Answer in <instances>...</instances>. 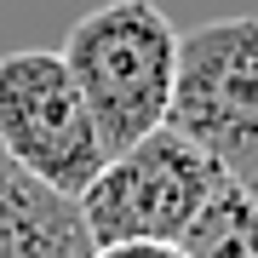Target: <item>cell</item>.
Segmentation results:
<instances>
[{"mask_svg":"<svg viewBox=\"0 0 258 258\" xmlns=\"http://www.w3.org/2000/svg\"><path fill=\"white\" fill-rule=\"evenodd\" d=\"M166 132L235 184L258 166V18H218L178 35Z\"/></svg>","mask_w":258,"mask_h":258,"instance_id":"277c9868","label":"cell"},{"mask_svg":"<svg viewBox=\"0 0 258 258\" xmlns=\"http://www.w3.org/2000/svg\"><path fill=\"white\" fill-rule=\"evenodd\" d=\"M218 184V166L161 126L144 144L103 161V172L86 184L75 212L92 247H184Z\"/></svg>","mask_w":258,"mask_h":258,"instance_id":"7a4b0ae2","label":"cell"},{"mask_svg":"<svg viewBox=\"0 0 258 258\" xmlns=\"http://www.w3.org/2000/svg\"><path fill=\"white\" fill-rule=\"evenodd\" d=\"M92 258H189L184 247H92Z\"/></svg>","mask_w":258,"mask_h":258,"instance_id":"52a82bcc","label":"cell"},{"mask_svg":"<svg viewBox=\"0 0 258 258\" xmlns=\"http://www.w3.org/2000/svg\"><path fill=\"white\" fill-rule=\"evenodd\" d=\"M241 189H247V201L258 207V166H252V172H247V178H241Z\"/></svg>","mask_w":258,"mask_h":258,"instance_id":"ba28073f","label":"cell"},{"mask_svg":"<svg viewBox=\"0 0 258 258\" xmlns=\"http://www.w3.org/2000/svg\"><path fill=\"white\" fill-rule=\"evenodd\" d=\"M0 161L69 207L109 161L63 57L46 46L0 52Z\"/></svg>","mask_w":258,"mask_h":258,"instance_id":"3957f363","label":"cell"},{"mask_svg":"<svg viewBox=\"0 0 258 258\" xmlns=\"http://www.w3.org/2000/svg\"><path fill=\"white\" fill-rule=\"evenodd\" d=\"M0 258H92L81 212L0 161Z\"/></svg>","mask_w":258,"mask_h":258,"instance_id":"5b68a950","label":"cell"},{"mask_svg":"<svg viewBox=\"0 0 258 258\" xmlns=\"http://www.w3.org/2000/svg\"><path fill=\"white\" fill-rule=\"evenodd\" d=\"M63 69L98 126L103 155L144 144L166 126L178 75V29L155 0H103L63 40Z\"/></svg>","mask_w":258,"mask_h":258,"instance_id":"6da1fadb","label":"cell"},{"mask_svg":"<svg viewBox=\"0 0 258 258\" xmlns=\"http://www.w3.org/2000/svg\"><path fill=\"white\" fill-rule=\"evenodd\" d=\"M184 252L189 258H258V207L247 201V189L235 178L218 184V195L184 235Z\"/></svg>","mask_w":258,"mask_h":258,"instance_id":"8992f818","label":"cell"}]
</instances>
